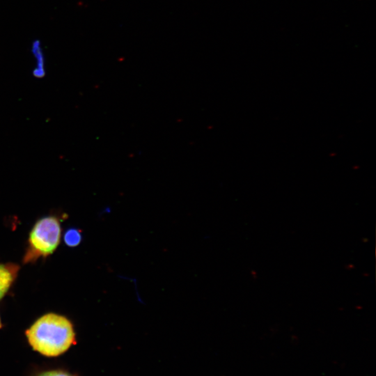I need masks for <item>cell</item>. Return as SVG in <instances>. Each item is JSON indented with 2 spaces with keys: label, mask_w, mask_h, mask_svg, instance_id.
Instances as JSON below:
<instances>
[{
  "label": "cell",
  "mask_w": 376,
  "mask_h": 376,
  "mask_svg": "<svg viewBox=\"0 0 376 376\" xmlns=\"http://www.w3.org/2000/svg\"><path fill=\"white\" fill-rule=\"evenodd\" d=\"M61 226L54 217H44L36 222L30 233L29 242L37 253L51 254L60 242Z\"/></svg>",
  "instance_id": "7a4b0ae2"
},
{
  "label": "cell",
  "mask_w": 376,
  "mask_h": 376,
  "mask_svg": "<svg viewBox=\"0 0 376 376\" xmlns=\"http://www.w3.org/2000/svg\"><path fill=\"white\" fill-rule=\"evenodd\" d=\"M14 271L8 265L0 264V299L7 292L14 280Z\"/></svg>",
  "instance_id": "3957f363"
},
{
  "label": "cell",
  "mask_w": 376,
  "mask_h": 376,
  "mask_svg": "<svg viewBox=\"0 0 376 376\" xmlns=\"http://www.w3.org/2000/svg\"><path fill=\"white\" fill-rule=\"evenodd\" d=\"M38 376H72L65 372L61 370H52L43 373Z\"/></svg>",
  "instance_id": "5b68a950"
},
{
  "label": "cell",
  "mask_w": 376,
  "mask_h": 376,
  "mask_svg": "<svg viewBox=\"0 0 376 376\" xmlns=\"http://www.w3.org/2000/svg\"><path fill=\"white\" fill-rule=\"evenodd\" d=\"M32 347L48 357L65 352L75 343L72 323L65 317L47 313L40 317L26 331Z\"/></svg>",
  "instance_id": "6da1fadb"
},
{
  "label": "cell",
  "mask_w": 376,
  "mask_h": 376,
  "mask_svg": "<svg viewBox=\"0 0 376 376\" xmlns=\"http://www.w3.org/2000/svg\"><path fill=\"white\" fill-rule=\"evenodd\" d=\"M1 322H0V327H1Z\"/></svg>",
  "instance_id": "8992f818"
},
{
  "label": "cell",
  "mask_w": 376,
  "mask_h": 376,
  "mask_svg": "<svg viewBox=\"0 0 376 376\" xmlns=\"http://www.w3.org/2000/svg\"><path fill=\"white\" fill-rule=\"evenodd\" d=\"M65 244L69 246H76L79 244L81 240V234L79 230L70 228L68 230L64 235Z\"/></svg>",
  "instance_id": "277c9868"
}]
</instances>
